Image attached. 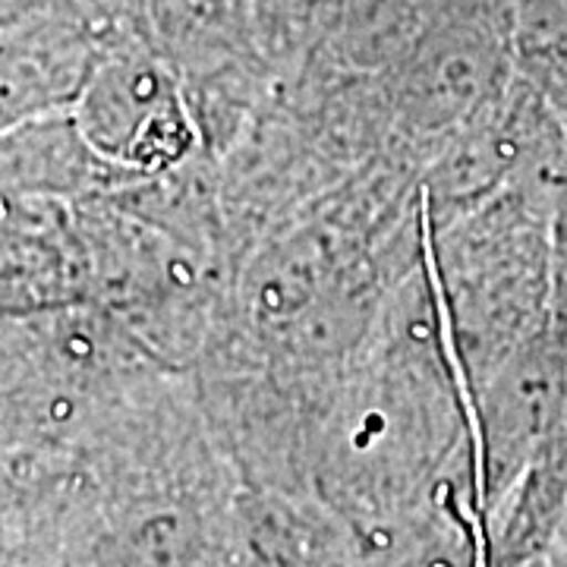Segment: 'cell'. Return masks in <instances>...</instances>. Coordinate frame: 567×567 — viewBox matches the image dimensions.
I'll list each match as a JSON object with an SVG mask.
<instances>
[{
	"instance_id": "cell-1",
	"label": "cell",
	"mask_w": 567,
	"mask_h": 567,
	"mask_svg": "<svg viewBox=\"0 0 567 567\" xmlns=\"http://www.w3.org/2000/svg\"><path fill=\"white\" fill-rule=\"evenodd\" d=\"M558 539H561V546L567 551V505H565V517H561V527H558Z\"/></svg>"
}]
</instances>
